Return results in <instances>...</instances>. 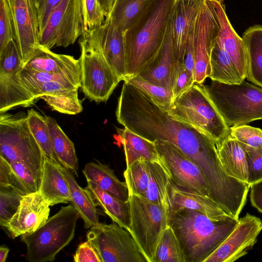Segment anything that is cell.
Segmentation results:
<instances>
[{
    "instance_id": "obj_1",
    "label": "cell",
    "mask_w": 262,
    "mask_h": 262,
    "mask_svg": "<svg viewBox=\"0 0 262 262\" xmlns=\"http://www.w3.org/2000/svg\"><path fill=\"white\" fill-rule=\"evenodd\" d=\"M124 127L154 142L167 141L179 148L200 168L213 198L230 192L237 181L224 170L215 143L192 126L172 118L143 91L124 81L116 111Z\"/></svg>"
},
{
    "instance_id": "obj_2",
    "label": "cell",
    "mask_w": 262,
    "mask_h": 262,
    "mask_svg": "<svg viewBox=\"0 0 262 262\" xmlns=\"http://www.w3.org/2000/svg\"><path fill=\"white\" fill-rule=\"evenodd\" d=\"M174 0H155L123 33L126 79L137 75L163 46Z\"/></svg>"
},
{
    "instance_id": "obj_3",
    "label": "cell",
    "mask_w": 262,
    "mask_h": 262,
    "mask_svg": "<svg viewBox=\"0 0 262 262\" xmlns=\"http://www.w3.org/2000/svg\"><path fill=\"white\" fill-rule=\"evenodd\" d=\"M239 219L213 220L195 210L184 209L169 217L186 262H204L234 230Z\"/></svg>"
},
{
    "instance_id": "obj_4",
    "label": "cell",
    "mask_w": 262,
    "mask_h": 262,
    "mask_svg": "<svg viewBox=\"0 0 262 262\" xmlns=\"http://www.w3.org/2000/svg\"><path fill=\"white\" fill-rule=\"evenodd\" d=\"M204 88L229 127L262 119V89L245 80L238 84L212 80Z\"/></svg>"
},
{
    "instance_id": "obj_5",
    "label": "cell",
    "mask_w": 262,
    "mask_h": 262,
    "mask_svg": "<svg viewBox=\"0 0 262 262\" xmlns=\"http://www.w3.org/2000/svg\"><path fill=\"white\" fill-rule=\"evenodd\" d=\"M168 113L175 120L205 134L215 143L230 135L229 127L208 96L203 84L194 83L175 98Z\"/></svg>"
},
{
    "instance_id": "obj_6",
    "label": "cell",
    "mask_w": 262,
    "mask_h": 262,
    "mask_svg": "<svg viewBox=\"0 0 262 262\" xmlns=\"http://www.w3.org/2000/svg\"><path fill=\"white\" fill-rule=\"evenodd\" d=\"M80 217L72 205L62 206L35 231L21 235L29 262L53 261L73 239Z\"/></svg>"
},
{
    "instance_id": "obj_7",
    "label": "cell",
    "mask_w": 262,
    "mask_h": 262,
    "mask_svg": "<svg viewBox=\"0 0 262 262\" xmlns=\"http://www.w3.org/2000/svg\"><path fill=\"white\" fill-rule=\"evenodd\" d=\"M98 28L84 31L79 39L80 88L97 103L106 102L121 81L103 56L98 42Z\"/></svg>"
},
{
    "instance_id": "obj_8",
    "label": "cell",
    "mask_w": 262,
    "mask_h": 262,
    "mask_svg": "<svg viewBox=\"0 0 262 262\" xmlns=\"http://www.w3.org/2000/svg\"><path fill=\"white\" fill-rule=\"evenodd\" d=\"M0 156L42 174L44 154L30 129L27 114L0 113Z\"/></svg>"
},
{
    "instance_id": "obj_9",
    "label": "cell",
    "mask_w": 262,
    "mask_h": 262,
    "mask_svg": "<svg viewBox=\"0 0 262 262\" xmlns=\"http://www.w3.org/2000/svg\"><path fill=\"white\" fill-rule=\"evenodd\" d=\"M128 202L130 222L127 231L147 261L152 262L161 236L169 225V214L142 196L130 194Z\"/></svg>"
},
{
    "instance_id": "obj_10",
    "label": "cell",
    "mask_w": 262,
    "mask_h": 262,
    "mask_svg": "<svg viewBox=\"0 0 262 262\" xmlns=\"http://www.w3.org/2000/svg\"><path fill=\"white\" fill-rule=\"evenodd\" d=\"M84 32L81 0H61L53 9L42 30L39 43L50 50L73 45Z\"/></svg>"
},
{
    "instance_id": "obj_11",
    "label": "cell",
    "mask_w": 262,
    "mask_h": 262,
    "mask_svg": "<svg viewBox=\"0 0 262 262\" xmlns=\"http://www.w3.org/2000/svg\"><path fill=\"white\" fill-rule=\"evenodd\" d=\"M102 262H148L130 233L116 223H99L86 235Z\"/></svg>"
},
{
    "instance_id": "obj_12",
    "label": "cell",
    "mask_w": 262,
    "mask_h": 262,
    "mask_svg": "<svg viewBox=\"0 0 262 262\" xmlns=\"http://www.w3.org/2000/svg\"><path fill=\"white\" fill-rule=\"evenodd\" d=\"M23 67L18 47L15 40H12L0 51V113L29 107L35 102L20 78Z\"/></svg>"
},
{
    "instance_id": "obj_13",
    "label": "cell",
    "mask_w": 262,
    "mask_h": 262,
    "mask_svg": "<svg viewBox=\"0 0 262 262\" xmlns=\"http://www.w3.org/2000/svg\"><path fill=\"white\" fill-rule=\"evenodd\" d=\"M154 143L163 162L170 173L171 181L177 186L211 198L206 178L192 160L170 142L155 140Z\"/></svg>"
},
{
    "instance_id": "obj_14",
    "label": "cell",
    "mask_w": 262,
    "mask_h": 262,
    "mask_svg": "<svg viewBox=\"0 0 262 262\" xmlns=\"http://www.w3.org/2000/svg\"><path fill=\"white\" fill-rule=\"evenodd\" d=\"M220 27L209 0H204L197 16L193 30L195 83L203 84L211 71L210 54Z\"/></svg>"
},
{
    "instance_id": "obj_15",
    "label": "cell",
    "mask_w": 262,
    "mask_h": 262,
    "mask_svg": "<svg viewBox=\"0 0 262 262\" xmlns=\"http://www.w3.org/2000/svg\"><path fill=\"white\" fill-rule=\"evenodd\" d=\"M262 230L261 220L247 213L234 230L204 262H233L251 249Z\"/></svg>"
},
{
    "instance_id": "obj_16",
    "label": "cell",
    "mask_w": 262,
    "mask_h": 262,
    "mask_svg": "<svg viewBox=\"0 0 262 262\" xmlns=\"http://www.w3.org/2000/svg\"><path fill=\"white\" fill-rule=\"evenodd\" d=\"M7 2L14 21L15 41L24 66L40 46L36 9L33 0H7Z\"/></svg>"
},
{
    "instance_id": "obj_17",
    "label": "cell",
    "mask_w": 262,
    "mask_h": 262,
    "mask_svg": "<svg viewBox=\"0 0 262 262\" xmlns=\"http://www.w3.org/2000/svg\"><path fill=\"white\" fill-rule=\"evenodd\" d=\"M50 206L39 191L23 195L15 214L0 225L12 238L33 232L49 219Z\"/></svg>"
},
{
    "instance_id": "obj_18",
    "label": "cell",
    "mask_w": 262,
    "mask_h": 262,
    "mask_svg": "<svg viewBox=\"0 0 262 262\" xmlns=\"http://www.w3.org/2000/svg\"><path fill=\"white\" fill-rule=\"evenodd\" d=\"M204 0H174L169 25L178 63H183L189 38Z\"/></svg>"
},
{
    "instance_id": "obj_19",
    "label": "cell",
    "mask_w": 262,
    "mask_h": 262,
    "mask_svg": "<svg viewBox=\"0 0 262 262\" xmlns=\"http://www.w3.org/2000/svg\"><path fill=\"white\" fill-rule=\"evenodd\" d=\"M216 14L220 31L219 38L225 52L231 59L237 74L241 80L247 75L248 61L243 38L232 27L222 4L217 0H209Z\"/></svg>"
},
{
    "instance_id": "obj_20",
    "label": "cell",
    "mask_w": 262,
    "mask_h": 262,
    "mask_svg": "<svg viewBox=\"0 0 262 262\" xmlns=\"http://www.w3.org/2000/svg\"><path fill=\"white\" fill-rule=\"evenodd\" d=\"M178 65L168 22L164 41L159 53L153 61L136 76L172 92Z\"/></svg>"
},
{
    "instance_id": "obj_21",
    "label": "cell",
    "mask_w": 262,
    "mask_h": 262,
    "mask_svg": "<svg viewBox=\"0 0 262 262\" xmlns=\"http://www.w3.org/2000/svg\"><path fill=\"white\" fill-rule=\"evenodd\" d=\"M23 68L64 75L80 88L81 68L79 59H76L72 56L56 54L40 45Z\"/></svg>"
},
{
    "instance_id": "obj_22",
    "label": "cell",
    "mask_w": 262,
    "mask_h": 262,
    "mask_svg": "<svg viewBox=\"0 0 262 262\" xmlns=\"http://www.w3.org/2000/svg\"><path fill=\"white\" fill-rule=\"evenodd\" d=\"M98 42L105 59L121 79L126 78L125 45L123 33L108 18L98 28Z\"/></svg>"
},
{
    "instance_id": "obj_23",
    "label": "cell",
    "mask_w": 262,
    "mask_h": 262,
    "mask_svg": "<svg viewBox=\"0 0 262 262\" xmlns=\"http://www.w3.org/2000/svg\"><path fill=\"white\" fill-rule=\"evenodd\" d=\"M169 193L171 209L169 217L184 209L197 210L213 220H223L230 216L211 198L181 189L172 181Z\"/></svg>"
},
{
    "instance_id": "obj_24",
    "label": "cell",
    "mask_w": 262,
    "mask_h": 262,
    "mask_svg": "<svg viewBox=\"0 0 262 262\" xmlns=\"http://www.w3.org/2000/svg\"><path fill=\"white\" fill-rule=\"evenodd\" d=\"M60 164L44 155L39 192L50 206L71 202L72 197L67 179Z\"/></svg>"
},
{
    "instance_id": "obj_25",
    "label": "cell",
    "mask_w": 262,
    "mask_h": 262,
    "mask_svg": "<svg viewBox=\"0 0 262 262\" xmlns=\"http://www.w3.org/2000/svg\"><path fill=\"white\" fill-rule=\"evenodd\" d=\"M215 145L226 173L229 176L248 184L246 151L241 144L229 135L215 143Z\"/></svg>"
},
{
    "instance_id": "obj_26",
    "label": "cell",
    "mask_w": 262,
    "mask_h": 262,
    "mask_svg": "<svg viewBox=\"0 0 262 262\" xmlns=\"http://www.w3.org/2000/svg\"><path fill=\"white\" fill-rule=\"evenodd\" d=\"M60 168L68 182L72 197L71 203L77 210L84 222L85 229L99 223V210L90 192L82 188L77 183L73 174L67 168L60 165Z\"/></svg>"
},
{
    "instance_id": "obj_27",
    "label": "cell",
    "mask_w": 262,
    "mask_h": 262,
    "mask_svg": "<svg viewBox=\"0 0 262 262\" xmlns=\"http://www.w3.org/2000/svg\"><path fill=\"white\" fill-rule=\"evenodd\" d=\"M148 182L144 198L163 207L169 214L171 209L170 173L165 165L147 161Z\"/></svg>"
},
{
    "instance_id": "obj_28",
    "label": "cell",
    "mask_w": 262,
    "mask_h": 262,
    "mask_svg": "<svg viewBox=\"0 0 262 262\" xmlns=\"http://www.w3.org/2000/svg\"><path fill=\"white\" fill-rule=\"evenodd\" d=\"M82 171L86 181L93 182L101 189L122 201H128L126 183L119 180L108 165L91 162L85 164Z\"/></svg>"
},
{
    "instance_id": "obj_29",
    "label": "cell",
    "mask_w": 262,
    "mask_h": 262,
    "mask_svg": "<svg viewBox=\"0 0 262 262\" xmlns=\"http://www.w3.org/2000/svg\"><path fill=\"white\" fill-rule=\"evenodd\" d=\"M123 145L126 167L134 161L143 158L148 161L157 162L165 165L156 147L154 142L150 141L124 128H117Z\"/></svg>"
},
{
    "instance_id": "obj_30",
    "label": "cell",
    "mask_w": 262,
    "mask_h": 262,
    "mask_svg": "<svg viewBox=\"0 0 262 262\" xmlns=\"http://www.w3.org/2000/svg\"><path fill=\"white\" fill-rule=\"evenodd\" d=\"M86 188L92 194L97 205L114 222L128 230L130 222L128 201H122L101 189L91 181H87Z\"/></svg>"
},
{
    "instance_id": "obj_31",
    "label": "cell",
    "mask_w": 262,
    "mask_h": 262,
    "mask_svg": "<svg viewBox=\"0 0 262 262\" xmlns=\"http://www.w3.org/2000/svg\"><path fill=\"white\" fill-rule=\"evenodd\" d=\"M248 61L246 78L262 88V26H254L244 33Z\"/></svg>"
},
{
    "instance_id": "obj_32",
    "label": "cell",
    "mask_w": 262,
    "mask_h": 262,
    "mask_svg": "<svg viewBox=\"0 0 262 262\" xmlns=\"http://www.w3.org/2000/svg\"><path fill=\"white\" fill-rule=\"evenodd\" d=\"M49 127L54 150L60 164L77 176L78 161L75 146L56 120L45 116Z\"/></svg>"
},
{
    "instance_id": "obj_33",
    "label": "cell",
    "mask_w": 262,
    "mask_h": 262,
    "mask_svg": "<svg viewBox=\"0 0 262 262\" xmlns=\"http://www.w3.org/2000/svg\"><path fill=\"white\" fill-rule=\"evenodd\" d=\"M210 62L211 71L209 78L211 80L227 84H238L243 82L239 78L231 59L224 50L218 35L212 47Z\"/></svg>"
},
{
    "instance_id": "obj_34",
    "label": "cell",
    "mask_w": 262,
    "mask_h": 262,
    "mask_svg": "<svg viewBox=\"0 0 262 262\" xmlns=\"http://www.w3.org/2000/svg\"><path fill=\"white\" fill-rule=\"evenodd\" d=\"M155 1L115 0L106 18L123 33Z\"/></svg>"
},
{
    "instance_id": "obj_35",
    "label": "cell",
    "mask_w": 262,
    "mask_h": 262,
    "mask_svg": "<svg viewBox=\"0 0 262 262\" xmlns=\"http://www.w3.org/2000/svg\"><path fill=\"white\" fill-rule=\"evenodd\" d=\"M152 262H186L179 241L169 225L161 236Z\"/></svg>"
},
{
    "instance_id": "obj_36",
    "label": "cell",
    "mask_w": 262,
    "mask_h": 262,
    "mask_svg": "<svg viewBox=\"0 0 262 262\" xmlns=\"http://www.w3.org/2000/svg\"><path fill=\"white\" fill-rule=\"evenodd\" d=\"M27 117L30 129L44 155L60 164L53 149L45 116L34 109H30L28 111Z\"/></svg>"
},
{
    "instance_id": "obj_37",
    "label": "cell",
    "mask_w": 262,
    "mask_h": 262,
    "mask_svg": "<svg viewBox=\"0 0 262 262\" xmlns=\"http://www.w3.org/2000/svg\"><path fill=\"white\" fill-rule=\"evenodd\" d=\"M128 194L145 196L148 182L147 161L140 158L126 167L123 172Z\"/></svg>"
},
{
    "instance_id": "obj_38",
    "label": "cell",
    "mask_w": 262,
    "mask_h": 262,
    "mask_svg": "<svg viewBox=\"0 0 262 262\" xmlns=\"http://www.w3.org/2000/svg\"><path fill=\"white\" fill-rule=\"evenodd\" d=\"M126 81L149 96L160 107L168 112L172 101V92L162 86L152 84L135 76L126 79Z\"/></svg>"
},
{
    "instance_id": "obj_39",
    "label": "cell",
    "mask_w": 262,
    "mask_h": 262,
    "mask_svg": "<svg viewBox=\"0 0 262 262\" xmlns=\"http://www.w3.org/2000/svg\"><path fill=\"white\" fill-rule=\"evenodd\" d=\"M40 98L43 99L51 108L61 113L76 115L83 110L81 101L78 98V90L65 94L46 95Z\"/></svg>"
},
{
    "instance_id": "obj_40",
    "label": "cell",
    "mask_w": 262,
    "mask_h": 262,
    "mask_svg": "<svg viewBox=\"0 0 262 262\" xmlns=\"http://www.w3.org/2000/svg\"><path fill=\"white\" fill-rule=\"evenodd\" d=\"M230 135L242 145L254 148L262 147V130L246 124L229 127Z\"/></svg>"
},
{
    "instance_id": "obj_41",
    "label": "cell",
    "mask_w": 262,
    "mask_h": 262,
    "mask_svg": "<svg viewBox=\"0 0 262 262\" xmlns=\"http://www.w3.org/2000/svg\"><path fill=\"white\" fill-rule=\"evenodd\" d=\"M84 31L101 26L106 16L98 0H81Z\"/></svg>"
},
{
    "instance_id": "obj_42",
    "label": "cell",
    "mask_w": 262,
    "mask_h": 262,
    "mask_svg": "<svg viewBox=\"0 0 262 262\" xmlns=\"http://www.w3.org/2000/svg\"><path fill=\"white\" fill-rule=\"evenodd\" d=\"M10 164L29 194L39 191L42 174L21 162L15 161Z\"/></svg>"
},
{
    "instance_id": "obj_43",
    "label": "cell",
    "mask_w": 262,
    "mask_h": 262,
    "mask_svg": "<svg viewBox=\"0 0 262 262\" xmlns=\"http://www.w3.org/2000/svg\"><path fill=\"white\" fill-rule=\"evenodd\" d=\"M15 40L14 21L7 0H0V51Z\"/></svg>"
},
{
    "instance_id": "obj_44",
    "label": "cell",
    "mask_w": 262,
    "mask_h": 262,
    "mask_svg": "<svg viewBox=\"0 0 262 262\" xmlns=\"http://www.w3.org/2000/svg\"><path fill=\"white\" fill-rule=\"evenodd\" d=\"M0 189L11 190L22 195L28 194L10 164L0 156Z\"/></svg>"
},
{
    "instance_id": "obj_45",
    "label": "cell",
    "mask_w": 262,
    "mask_h": 262,
    "mask_svg": "<svg viewBox=\"0 0 262 262\" xmlns=\"http://www.w3.org/2000/svg\"><path fill=\"white\" fill-rule=\"evenodd\" d=\"M23 196L10 189H0V224L9 220L15 214Z\"/></svg>"
},
{
    "instance_id": "obj_46",
    "label": "cell",
    "mask_w": 262,
    "mask_h": 262,
    "mask_svg": "<svg viewBox=\"0 0 262 262\" xmlns=\"http://www.w3.org/2000/svg\"><path fill=\"white\" fill-rule=\"evenodd\" d=\"M242 145L246 151L248 167V183L250 186L262 180V147L254 148Z\"/></svg>"
},
{
    "instance_id": "obj_47",
    "label": "cell",
    "mask_w": 262,
    "mask_h": 262,
    "mask_svg": "<svg viewBox=\"0 0 262 262\" xmlns=\"http://www.w3.org/2000/svg\"><path fill=\"white\" fill-rule=\"evenodd\" d=\"M79 88L71 82L52 81L38 85L32 92V95L36 101L44 95L68 93Z\"/></svg>"
},
{
    "instance_id": "obj_48",
    "label": "cell",
    "mask_w": 262,
    "mask_h": 262,
    "mask_svg": "<svg viewBox=\"0 0 262 262\" xmlns=\"http://www.w3.org/2000/svg\"><path fill=\"white\" fill-rule=\"evenodd\" d=\"M194 83V78L186 70L184 63H178L172 89V101Z\"/></svg>"
},
{
    "instance_id": "obj_49",
    "label": "cell",
    "mask_w": 262,
    "mask_h": 262,
    "mask_svg": "<svg viewBox=\"0 0 262 262\" xmlns=\"http://www.w3.org/2000/svg\"><path fill=\"white\" fill-rule=\"evenodd\" d=\"M73 259L75 262H102L98 252L88 240L79 245Z\"/></svg>"
},
{
    "instance_id": "obj_50",
    "label": "cell",
    "mask_w": 262,
    "mask_h": 262,
    "mask_svg": "<svg viewBox=\"0 0 262 262\" xmlns=\"http://www.w3.org/2000/svg\"><path fill=\"white\" fill-rule=\"evenodd\" d=\"M61 0H43L37 11L39 32L42 30L47 19L53 9Z\"/></svg>"
},
{
    "instance_id": "obj_51",
    "label": "cell",
    "mask_w": 262,
    "mask_h": 262,
    "mask_svg": "<svg viewBox=\"0 0 262 262\" xmlns=\"http://www.w3.org/2000/svg\"><path fill=\"white\" fill-rule=\"evenodd\" d=\"M184 64L195 80V57L193 47V32L190 36L186 50Z\"/></svg>"
},
{
    "instance_id": "obj_52",
    "label": "cell",
    "mask_w": 262,
    "mask_h": 262,
    "mask_svg": "<svg viewBox=\"0 0 262 262\" xmlns=\"http://www.w3.org/2000/svg\"><path fill=\"white\" fill-rule=\"evenodd\" d=\"M252 205L262 213V180L250 186Z\"/></svg>"
},
{
    "instance_id": "obj_53",
    "label": "cell",
    "mask_w": 262,
    "mask_h": 262,
    "mask_svg": "<svg viewBox=\"0 0 262 262\" xmlns=\"http://www.w3.org/2000/svg\"><path fill=\"white\" fill-rule=\"evenodd\" d=\"M104 13L106 18L108 16L115 0H98Z\"/></svg>"
},
{
    "instance_id": "obj_54",
    "label": "cell",
    "mask_w": 262,
    "mask_h": 262,
    "mask_svg": "<svg viewBox=\"0 0 262 262\" xmlns=\"http://www.w3.org/2000/svg\"><path fill=\"white\" fill-rule=\"evenodd\" d=\"M9 249L5 245L0 247V262H5L7 258Z\"/></svg>"
},
{
    "instance_id": "obj_55",
    "label": "cell",
    "mask_w": 262,
    "mask_h": 262,
    "mask_svg": "<svg viewBox=\"0 0 262 262\" xmlns=\"http://www.w3.org/2000/svg\"><path fill=\"white\" fill-rule=\"evenodd\" d=\"M33 1L36 9V11H37L38 9L41 6L43 0H33Z\"/></svg>"
},
{
    "instance_id": "obj_56",
    "label": "cell",
    "mask_w": 262,
    "mask_h": 262,
    "mask_svg": "<svg viewBox=\"0 0 262 262\" xmlns=\"http://www.w3.org/2000/svg\"><path fill=\"white\" fill-rule=\"evenodd\" d=\"M223 2V0H220V2L221 4H222Z\"/></svg>"
},
{
    "instance_id": "obj_57",
    "label": "cell",
    "mask_w": 262,
    "mask_h": 262,
    "mask_svg": "<svg viewBox=\"0 0 262 262\" xmlns=\"http://www.w3.org/2000/svg\"><path fill=\"white\" fill-rule=\"evenodd\" d=\"M219 2H220V0H217Z\"/></svg>"
}]
</instances>
